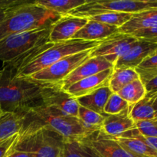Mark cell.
I'll use <instances>...</instances> for the list:
<instances>
[{
  "mask_svg": "<svg viewBox=\"0 0 157 157\" xmlns=\"http://www.w3.org/2000/svg\"><path fill=\"white\" fill-rule=\"evenodd\" d=\"M9 65L0 70V108L2 112L26 113L42 106L41 90L45 83L31 78H18Z\"/></svg>",
  "mask_w": 157,
  "mask_h": 157,
  "instance_id": "obj_1",
  "label": "cell"
},
{
  "mask_svg": "<svg viewBox=\"0 0 157 157\" xmlns=\"http://www.w3.org/2000/svg\"><path fill=\"white\" fill-rule=\"evenodd\" d=\"M61 17L38 5L35 0H27L0 23V41L12 34L49 28Z\"/></svg>",
  "mask_w": 157,
  "mask_h": 157,
  "instance_id": "obj_2",
  "label": "cell"
},
{
  "mask_svg": "<svg viewBox=\"0 0 157 157\" xmlns=\"http://www.w3.org/2000/svg\"><path fill=\"white\" fill-rule=\"evenodd\" d=\"M24 124L48 127L61 135L64 141L81 140L92 133L84 128L76 117L65 114L44 105L34 107L26 112Z\"/></svg>",
  "mask_w": 157,
  "mask_h": 157,
  "instance_id": "obj_3",
  "label": "cell"
},
{
  "mask_svg": "<svg viewBox=\"0 0 157 157\" xmlns=\"http://www.w3.org/2000/svg\"><path fill=\"white\" fill-rule=\"evenodd\" d=\"M15 149L32 153L35 157H61L64 138L45 127L23 124Z\"/></svg>",
  "mask_w": 157,
  "mask_h": 157,
  "instance_id": "obj_4",
  "label": "cell"
},
{
  "mask_svg": "<svg viewBox=\"0 0 157 157\" xmlns=\"http://www.w3.org/2000/svg\"><path fill=\"white\" fill-rule=\"evenodd\" d=\"M101 41H88L81 39H72L54 43L53 45L38 55L32 62L22 69L17 75L18 78H28L33 74L53 64L69 55L98 47Z\"/></svg>",
  "mask_w": 157,
  "mask_h": 157,
  "instance_id": "obj_5",
  "label": "cell"
},
{
  "mask_svg": "<svg viewBox=\"0 0 157 157\" xmlns=\"http://www.w3.org/2000/svg\"><path fill=\"white\" fill-rule=\"evenodd\" d=\"M157 9V0H114L89 1L69 12L67 15L88 18L105 12L137 13Z\"/></svg>",
  "mask_w": 157,
  "mask_h": 157,
  "instance_id": "obj_6",
  "label": "cell"
},
{
  "mask_svg": "<svg viewBox=\"0 0 157 157\" xmlns=\"http://www.w3.org/2000/svg\"><path fill=\"white\" fill-rule=\"evenodd\" d=\"M52 26L12 34L0 41V60L9 63L44 41H49Z\"/></svg>",
  "mask_w": 157,
  "mask_h": 157,
  "instance_id": "obj_7",
  "label": "cell"
},
{
  "mask_svg": "<svg viewBox=\"0 0 157 157\" xmlns=\"http://www.w3.org/2000/svg\"><path fill=\"white\" fill-rule=\"evenodd\" d=\"M92 50L89 49L65 57L47 68L33 74L29 78L44 83H61L73 71L90 58Z\"/></svg>",
  "mask_w": 157,
  "mask_h": 157,
  "instance_id": "obj_8",
  "label": "cell"
},
{
  "mask_svg": "<svg viewBox=\"0 0 157 157\" xmlns=\"http://www.w3.org/2000/svg\"><path fill=\"white\" fill-rule=\"evenodd\" d=\"M41 98L44 107L78 117L80 105L77 99L64 90L60 83H45L41 90Z\"/></svg>",
  "mask_w": 157,
  "mask_h": 157,
  "instance_id": "obj_9",
  "label": "cell"
},
{
  "mask_svg": "<svg viewBox=\"0 0 157 157\" xmlns=\"http://www.w3.org/2000/svg\"><path fill=\"white\" fill-rule=\"evenodd\" d=\"M136 40L128 34L118 32L101 41L99 45L91 51L90 57H102L114 65Z\"/></svg>",
  "mask_w": 157,
  "mask_h": 157,
  "instance_id": "obj_10",
  "label": "cell"
},
{
  "mask_svg": "<svg viewBox=\"0 0 157 157\" xmlns=\"http://www.w3.org/2000/svg\"><path fill=\"white\" fill-rule=\"evenodd\" d=\"M100 157H138L126 150L112 136L98 130L83 139Z\"/></svg>",
  "mask_w": 157,
  "mask_h": 157,
  "instance_id": "obj_11",
  "label": "cell"
},
{
  "mask_svg": "<svg viewBox=\"0 0 157 157\" xmlns=\"http://www.w3.org/2000/svg\"><path fill=\"white\" fill-rule=\"evenodd\" d=\"M157 48L156 43L137 39L113 65V68H136Z\"/></svg>",
  "mask_w": 157,
  "mask_h": 157,
  "instance_id": "obj_12",
  "label": "cell"
},
{
  "mask_svg": "<svg viewBox=\"0 0 157 157\" xmlns=\"http://www.w3.org/2000/svg\"><path fill=\"white\" fill-rule=\"evenodd\" d=\"M109 68H113V64L102 57H90L71 72L60 84L64 90L77 81L92 75L104 71Z\"/></svg>",
  "mask_w": 157,
  "mask_h": 157,
  "instance_id": "obj_13",
  "label": "cell"
},
{
  "mask_svg": "<svg viewBox=\"0 0 157 157\" xmlns=\"http://www.w3.org/2000/svg\"><path fill=\"white\" fill-rule=\"evenodd\" d=\"M88 19L87 18L64 15L53 24L49 35V42L57 43L72 39L74 35L82 29Z\"/></svg>",
  "mask_w": 157,
  "mask_h": 157,
  "instance_id": "obj_14",
  "label": "cell"
},
{
  "mask_svg": "<svg viewBox=\"0 0 157 157\" xmlns=\"http://www.w3.org/2000/svg\"><path fill=\"white\" fill-rule=\"evenodd\" d=\"M113 137V136H112ZM128 152L138 157H157V151L150 147L137 129L130 130L113 137Z\"/></svg>",
  "mask_w": 157,
  "mask_h": 157,
  "instance_id": "obj_15",
  "label": "cell"
},
{
  "mask_svg": "<svg viewBox=\"0 0 157 157\" xmlns=\"http://www.w3.org/2000/svg\"><path fill=\"white\" fill-rule=\"evenodd\" d=\"M113 68H109L97 75L77 81L71 85L66 91L75 99L85 96L101 87L108 86L109 80L113 73Z\"/></svg>",
  "mask_w": 157,
  "mask_h": 157,
  "instance_id": "obj_16",
  "label": "cell"
},
{
  "mask_svg": "<svg viewBox=\"0 0 157 157\" xmlns=\"http://www.w3.org/2000/svg\"><path fill=\"white\" fill-rule=\"evenodd\" d=\"M119 32V28L89 20L87 24L80 29L73 38L88 41H99Z\"/></svg>",
  "mask_w": 157,
  "mask_h": 157,
  "instance_id": "obj_17",
  "label": "cell"
},
{
  "mask_svg": "<svg viewBox=\"0 0 157 157\" xmlns=\"http://www.w3.org/2000/svg\"><path fill=\"white\" fill-rule=\"evenodd\" d=\"M130 109L119 114L107 115L103 122L101 130L108 136L117 137L136 128L135 122L130 117Z\"/></svg>",
  "mask_w": 157,
  "mask_h": 157,
  "instance_id": "obj_18",
  "label": "cell"
},
{
  "mask_svg": "<svg viewBox=\"0 0 157 157\" xmlns=\"http://www.w3.org/2000/svg\"><path fill=\"white\" fill-rule=\"evenodd\" d=\"M130 117L134 122L156 119L157 91L147 92L143 99L132 105Z\"/></svg>",
  "mask_w": 157,
  "mask_h": 157,
  "instance_id": "obj_19",
  "label": "cell"
},
{
  "mask_svg": "<svg viewBox=\"0 0 157 157\" xmlns=\"http://www.w3.org/2000/svg\"><path fill=\"white\" fill-rule=\"evenodd\" d=\"M157 26V9L133 13L130 19L119 29V32L130 34L148 28Z\"/></svg>",
  "mask_w": 157,
  "mask_h": 157,
  "instance_id": "obj_20",
  "label": "cell"
},
{
  "mask_svg": "<svg viewBox=\"0 0 157 157\" xmlns=\"http://www.w3.org/2000/svg\"><path fill=\"white\" fill-rule=\"evenodd\" d=\"M112 94L113 92L110 87L108 86H105L89 94L77 98V101L81 107L96 112L106 117L107 115L104 113V108Z\"/></svg>",
  "mask_w": 157,
  "mask_h": 157,
  "instance_id": "obj_21",
  "label": "cell"
},
{
  "mask_svg": "<svg viewBox=\"0 0 157 157\" xmlns=\"http://www.w3.org/2000/svg\"><path fill=\"white\" fill-rule=\"evenodd\" d=\"M25 113L2 112L0 115V141L19 133L23 127Z\"/></svg>",
  "mask_w": 157,
  "mask_h": 157,
  "instance_id": "obj_22",
  "label": "cell"
},
{
  "mask_svg": "<svg viewBox=\"0 0 157 157\" xmlns=\"http://www.w3.org/2000/svg\"><path fill=\"white\" fill-rule=\"evenodd\" d=\"M140 79V76L133 68H113L109 80L108 87L113 93H118L130 83Z\"/></svg>",
  "mask_w": 157,
  "mask_h": 157,
  "instance_id": "obj_23",
  "label": "cell"
},
{
  "mask_svg": "<svg viewBox=\"0 0 157 157\" xmlns=\"http://www.w3.org/2000/svg\"><path fill=\"white\" fill-rule=\"evenodd\" d=\"M87 2V0H35L38 5L60 16L67 15L72 10L83 6Z\"/></svg>",
  "mask_w": 157,
  "mask_h": 157,
  "instance_id": "obj_24",
  "label": "cell"
},
{
  "mask_svg": "<svg viewBox=\"0 0 157 157\" xmlns=\"http://www.w3.org/2000/svg\"><path fill=\"white\" fill-rule=\"evenodd\" d=\"M61 157H100L87 145L81 140L64 141Z\"/></svg>",
  "mask_w": 157,
  "mask_h": 157,
  "instance_id": "obj_25",
  "label": "cell"
},
{
  "mask_svg": "<svg viewBox=\"0 0 157 157\" xmlns=\"http://www.w3.org/2000/svg\"><path fill=\"white\" fill-rule=\"evenodd\" d=\"M117 94L130 105H133L145 97L147 90L140 79H138L126 85Z\"/></svg>",
  "mask_w": 157,
  "mask_h": 157,
  "instance_id": "obj_26",
  "label": "cell"
},
{
  "mask_svg": "<svg viewBox=\"0 0 157 157\" xmlns=\"http://www.w3.org/2000/svg\"><path fill=\"white\" fill-rule=\"evenodd\" d=\"M78 118L82 123L86 130L90 131V133H94L101 130V126L105 119V117L85 107L79 106Z\"/></svg>",
  "mask_w": 157,
  "mask_h": 157,
  "instance_id": "obj_27",
  "label": "cell"
},
{
  "mask_svg": "<svg viewBox=\"0 0 157 157\" xmlns=\"http://www.w3.org/2000/svg\"><path fill=\"white\" fill-rule=\"evenodd\" d=\"M143 84H146L157 76V48L135 68Z\"/></svg>",
  "mask_w": 157,
  "mask_h": 157,
  "instance_id": "obj_28",
  "label": "cell"
},
{
  "mask_svg": "<svg viewBox=\"0 0 157 157\" xmlns=\"http://www.w3.org/2000/svg\"><path fill=\"white\" fill-rule=\"evenodd\" d=\"M132 15L133 14L124 13V12H105V13L88 17L87 18L109 25L116 26L120 29L130 19Z\"/></svg>",
  "mask_w": 157,
  "mask_h": 157,
  "instance_id": "obj_29",
  "label": "cell"
},
{
  "mask_svg": "<svg viewBox=\"0 0 157 157\" xmlns=\"http://www.w3.org/2000/svg\"><path fill=\"white\" fill-rule=\"evenodd\" d=\"M132 105L121 98L117 94L113 93L107 101L104 112L107 115H115L130 110Z\"/></svg>",
  "mask_w": 157,
  "mask_h": 157,
  "instance_id": "obj_30",
  "label": "cell"
},
{
  "mask_svg": "<svg viewBox=\"0 0 157 157\" xmlns=\"http://www.w3.org/2000/svg\"><path fill=\"white\" fill-rule=\"evenodd\" d=\"M138 131L146 137L157 138V120H147L135 122Z\"/></svg>",
  "mask_w": 157,
  "mask_h": 157,
  "instance_id": "obj_31",
  "label": "cell"
},
{
  "mask_svg": "<svg viewBox=\"0 0 157 157\" xmlns=\"http://www.w3.org/2000/svg\"><path fill=\"white\" fill-rule=\"evenodd\" d=\"M27 0H0V23L2 22L9 14Z\"/></svg>",
  "mask_w": 157,
  "mask_h": 157,
  "instance_id": "obj_32",
  "label": "cell"
},
{
  "mask_svg": "<svg viewBox=\"0 0 157 157\" xmlns=\"http://www.w3.org/2000/svg\"><path fill=\"white\" fill-rule=\"evenodd\" d=\"M130 35L136 39L144 40L149 42L157 44V26L136 31Z\"/></svg>",
  "mask_w": 157,
  "mask_h": 157,
  "instance_id": "obj_33",
  "label": "cell"
},
{
  "mask_svg": "<svg viewBox=\"0 0 157 157\" xmlns=\"http://www.w3.org/2000/svg\"><path fill=\"white\" fill-rule=\"evenodd\" d=\"M19 133L14 135L3 141H0V157H7L15 149L19 140Z\"/></svg>",
  "mask_w": 157,
  "mask_h": 157,
  "instance_id": "obj_34",
  "label": "cell"
},
{
  "mask_svg": "<svg viewBox=\"0 0 157 157\" xmlns=\"http://www.w3.org/2000/svg\"><path fill=\"white\" fill-rule=\"evenodd\" d=\"M7 157H35L32 153L14 149Z\"/></svg>",
  "mask_w": 157,
  "mask_h": 157,
  "instance_id": "obj_35",
  "label": "cell"
},
{
  "mask_svg": "<svg viewBox=\"0 0 157 157\" xmlns=\"http://www.w3.org/2000/svg\"><path fill=\"white\" fill-rule=\"evenodd\" d=\"M144 86H145L147 92L157 91V76L149 81L148 83L144 84Z\"/></svg>",
  "mask_w": 157,
  "mask_h": 157,
  "instance_id": "obj_36",
  "label": "cell"
},
{
  "mask_svg": "<svg viewBox=\"0 0 157 157\" xmlns=\"http://www.w3.org/2000/svg\"><path fill=\"white\" fill-rule=\"evenodd\" d=\"M144 138H145V140H146V141H147V144H148L150 147H153L155 150H156L157 151V138H156V137H146V136H144Z\"/></svg>",
  "mask_w": 157,
  "mask_h": 157,
  "instance_id": "obj_37",
  "label": "cell"
},
{
  "mask_svg": "<svg viewBox=\"0 0 157 157\" xmlns=\"http://www.w3.org/2000/svg\"><path fill=\"white\" fill-rule=\"evenodd\" d=\"M2 111L1 108H0V115H1V114H2Z\"/></svg>",
  "mask_w": 157,
  "mask_h": 157,
  "instance_id": "obj_38",
  "label": "cell"
},
{
  "mask_svg": "<svg viewBox=\"0 0 157 157\" xmlns=\"http://www.w3.org/2000/svg\"><path fill=\"white\" fill-rule=\"evenodd\" d=\"M156 120H157V117H156Z\"/></svg>",
  "mask_w": 157,
  "mask_h": 157,
  "instance_id": "obj_39",
  "label": "cell"
}]
</instances>
